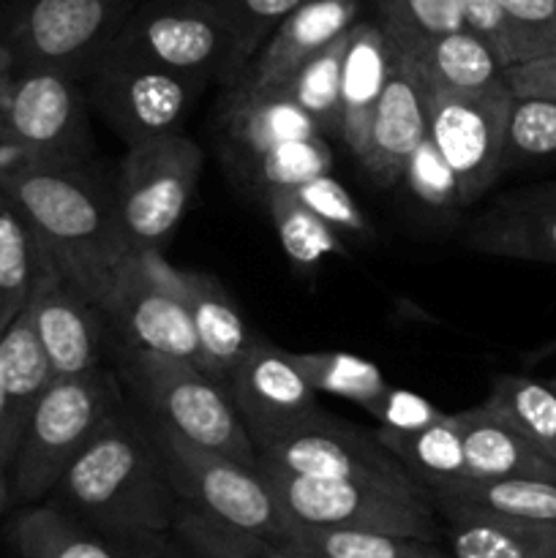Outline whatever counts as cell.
<instances>
[{
  "mask_svg": "<svg viewBox=\"0 0 556 558\" xmlns=\"http://www.w3.org/2000/svg\"><path fill=\"white\" fill-rule=\"evenodd\" d=\"M374 436L407 469L409 477L428 494L434 488L467 477L461 428L456 423V414H445L442 420L409 430L376 428Z\"/></svg>",
  "mask_w": 556,
  "mask_h": 558,
  "instance_id": "cell-26",
  "label": "cell"
},
{
  "mask_svg": "<svg viewBox=\"0 0 556 558\" xmlns=\"http://www.w3.org/2000/svg\"><path fill=\"white\" fill-rule=\"evenodd\" d=\"M44 501L104 537L172 532L180 499L145 420L114 412Z\"/></svg>",
  "mask_w": 556,
  "mask_h": 558,
  "instance_id": "cell-2",
  "label": "cell"
},
{
  "mask_svg": "<svg viewBox=\"0 0 556 558\" xmlns=\"http://www.w3.org/2000/svg\"><path fill=\"white\" fill-rule=\"evenodd\" d=\"M125 407L123 381L112 368L55 376L22 428L9 469L11 505H38L114 412Z\"/></svg>",
  "mask_w": 556,
  "mask_h": 558,
  "instance_id": "cell-3",
  "label": "cell"
},
{
  "mask_svg": "<svg viewBox=\"0 0 556 558\" xmlns=\"http://www.w3.org/2000/svg\"><path fill=\"white\" fill-rule=\"evenodd\" d=\"M218 136L234 169L281 142L319 134L314 120L292 101L281 85H254L234 80L218 101Z\"/></svg>",
  "mask_w": 556,
  "mask_h": 558,
  "instance_id": "cell-18",
  "label": "cell"
},
{
  "mask_svg": "<svg viewBox=\"0 0 556 558\" xmlns=\"http://www.w3.org/2000/svg\"><path fill=\"white\" fill-rule=\"evenodd\" d=\"M333 147L327 145L325 134L303 136V140L281 142L262 156L240 163L238 172L243 174L251 189L262 191H294L309 180L330 174Z\"/></svg>",
  "mask_w": 556,
  "mask_h": 558,
  "instance_id": "cell-33",
  "label": "cell"
},
{
  "mask_svg": "<svg viewBox=\"0 0 556 558\" xmlns=\"http://www.w3.org/2000/svg\"><path fill=\"white\" fill-rule=\"evenodd\" d=\"M505 11V69L556 52V0H501Z\"/></svg>",
  "mask_w": 556,
  "mask_h": 558,
  "instance_id": "cell-41",
  "label": "cell"
},
{
  "mask_svg": "<svg viewBox=\"0 0 556 558\" xmlns=\"http://www.w3.org/2000/svg\"><path fill=\"white\" fill-rule=\"evenodd\" d=\"M161 259V251H134L120 267L101 314L112 319L129 347L150 349L200 365L194 325L183 300L164 278Z\"/></svg>",
  "mask_w": 556,
  "mask_h": 558,
  "instance_id": "cell-14",
  "label": "cell"
},
{
  "mask_svg": "<svg viewBox=\"0 0 556 558\" xmlns=\"http://www.w3.org/2000/svg\"><path fill=\"white\" fill-rule=\"evenodd\" d=\"M52 379L55 371L49 365L47 352H44L31 311L25 305L16 314V319L0 332V390H3L5 441H9L11 458H14L22 428H25L33 407L44 396V390L52 385Z\"/></svg>",
  "mask_w": 556,
  "mask_h": 558,
  "instance_id": "cell-25",
  "label": "cell"
},
{
  "mask_svg": "<svg viewBox=\"0 0 556 558\" xmlns=\"http://www.w3.org/2000/svg\"><path fill=\"white\" fill-rule=\"evenodd\" d=\"M485 407L527 436L556 463V390L537 379L499 374L491 379Z\"/></svg>",
  "mask_w": 556,
  "mask_h": 558,
  "instance_id": "cell-31",
  "label": "cell"
},
{
  "mask_svg": "<svg viewBox=\"0 0 556 558\" xmlns=\"http://www.w3.org/2000/svg\"><path fill=\"white\" fill-rule=\"evenodd\" d=\"M161 270L164 278L178 292V298L183 300L185 311H189L196 343H200L202 371L227 387L229 374H232L238 360L249 349L251 338H254L245 330L238 303L216 276L180 270V267L169 265L167 259H161Z\"/></svg>",
  "mask_w": 556,
  "mask_h": 558,
  "instance_id": "cell-20",
  "label": "cell"
},
{
  "mask_svg": "<svg viewBox=\"0 0 556 558\" xmlns=\"http://www.w3.org/2000/svg\"><path fill=\"white\" fill-rule=\"evenodd\" d=\"M425 134H428V82L418 60L392 44L390 76L376 104L368 145L360 163L376 185L390 189L401 180L403 163L425 140Z\"/></svg>",
  "mask_w": 556,
  "mask_h": 558,
  "instance_id": "cell-17",
  "label": "cell"
},
{
  "mask_svg": "<svg viewBox=\"0 0 556 558\" xmlns=\"http://www.w3.org/2000/svg\"><path fill=\"white\" fill-rule=\"evenodd\" d=\"M467 245L501 259L556 265V180L499 196L469 227Z\"/></svg>",
  "mask_w": 556,
  "mask_h": 558,
  "instance_id": "cell-19",
  "label": "cell"
},
{
  "mask_svg": "<svg viewBox=\"0 0 556 558\" xmlns=\"http://www.w3.org/2000/svg\"><path fill=\"white\" fill-rule=\"evenodd\" d=\"M401 180L407 183L409 194L425 207H436V210H450V207H461V194H458V180L450 163L439 153L428 134L412 150V156L403 163Z\"/></svg>",
  "mask_w": 556,
  "mask_h": 558,
  "instance_id": "cell-42",
  "label": "cell"
},
{
  "mask_svg": "<svg viewBox=\"0 0 556 558\" xmlns=\"http://www.w3.org/2000/svg\"><path fill=\"white\" fill-rule=\"evenodd\" d=\"M145 423L180 505L229 526L283 543L289 518L256 466H245L223 452L194 445L147 417Z\"/></svg>",
  "mask_w": 556,
  "mask_h": 558,
  "instance_id": "cell-5",
  "label": "cell"
},
{
  "mask_svg": "<svg viewBox=\"0 0 556 558\" xmlns=\"http://www.w3.org/2000/svg\"><path fill=\"white\" fill-rule=\"evenodd\" d=\"M412 58L418 60L425 82L439 90L480 93L505 80V65L494 49L469 27L434 38Z\"/></svg>",
  "mask_w": 556,
  "mask_h": 558,
  "instance_id": "cell-29",
  "label": "cell"
},
{
  "mask_svg": "<svg viewBox=\"0 0 556 558\" xmlns=\"http://www.w3.org/2000/svg\"><path fill=\"white\" fill-rule=\"evenodd\" d=\"M172 534L194 558H305L265 534L245 532L180 505Z\"/></svg>",
  "mask_w": 556,
  "mask_h": 558,
  "instance_id": "cell-35",
  "label": "cell"
},
{
  "mask_svg": "<svg viewBox=\"0 0 556 558\" xmlns=\"http://www.w3.org/2000/svg\"><path fill=\"white\" fill-rule=\"evenodd\" d=\"M265 205L278 232V243L292 265L309 270L327 256L343 254L336 229L303 205L294 191H270L265 194Z\"/></svg>",
  "mask_w": 556,
  "mask_h": 558,
  "instance_id": "cell-36",
  "label": "cell"
},
{
  "mask_svg": "<svg viewBox=\"0 0 556 558\" xmlns=\"http://www.w3.org/2000/svg\"><path fill=\"white\" fill-rule=\"evenodd\" d=\"M294 194H298V199L303 202V205H309L322 221L330 223L333 229L352 232L358 234V238H371L368 218L360 213L352 194H349L338 180H333L330 174L309 180V183H303L300 189H294Z\"/></svg>",
  "mask_w": 556,
  "mask_h": 558,
  "instance_id": "cell-43",
  "label": "cell"
},
{
  "mask_svg": "<svg viewBox=\"0 0 556 558\" xmlns=\"http://www.w3.org/2000/svg\"><path fill=\"white\" fill-rule=\"evenodd\" d=\"M392 65V41L376 20H358L347 33L341 71V140L354 158H363L371 120Z\"/></svg>",
  "mask_w": 556,
  "mask_h": 558,
  "instance_id": "cell-22",
  "label": "cell"
},
{
  "mask_svg": "<svg viewBox=\"0 0 556 558\" xmlns=\"http://www.w3.org/2000/svg\"><path fill=\"white\" fill-rule=\"evenodd\" d=\"M556 161V98L512 96L505 129L501 169L540 167Z\"/></svg>",
  "mask_w": 556,
  "mask_h": 558,
  "instance_id": "cell-39",
  "label": "cell"
},
{
  "mask_svg": "<svg viewBox=\"0 0 556 558\" xmlns=\"http://www.w3.org/2000/svg\"><path fill=\"white\" fill-rule=\"evenodd\" d=\"M123 558H194L172 532H140L107 537Z\"/></svg>",
  "mask_w": 556,
  "mask_h": 558,
  "instance_id": "cell-46",
  "label": "cell"
},
{
  "mask_svg": "<svg viewBox=\"0 0 556 558\" xmlns=\"http://www.w3.org/2000/svg\"><path fill=\"white\" fill-rule=\"evenodd\" d=\"M0 191L22 213L38 248L101 308L134 245L107 185L90 163L44 161L0 147Z\"/></svg>",
  "mask_w": 556,
  "mask_h": 558,
  "instance_id": "cell-1",
  "label": "cell"
},
{
  "mask_svg": "<svg viewBox=\"0 0 556 558\" xmlns=\"http://www.w3.org/2000/svg\"><path fill=\"white\" fill-rule=\"evenodd\" d=\"M256 452L265 461L303 477L343 480V483L374 485L382 490L431 499L428 490L409 477L407 469L382 447L374 434L325 414L322 409L278 439L262 445Z\"/></svg>",
  "mask_w": 556,
  "mask_h": 558,
  "instance_id": "cell-11",
  "label": "cell"
},
{
  "mask_svg": "<svg viewBox=\"0 0 556 558\" xmlns=\"http://www.w3.org/2000/svg\"><path fill=\"white\" fill-rule=\"evenodd\" d=\"M376 22L401 52L418 54L434 38L461 31L458 0H371Z\"/></svg>",
  "mask_w": 556,
  "mask_h": 558,
  "instance_id": "cell-38",
  "label": "cell"
},
{
  "mask_svg": "<svg viewBox=\"0 0 556 558\" xmlns=\"http://www.w3.org/2000/svg\"><path fill=\"white\" fill-rule=\"evenodd\" d=\"M463 441V480H556V463L485 403L456 412Z\"/></svg>",
  "mask_w": 556,
  "mask_h": 558,
  "instance_id": "cell-23",
  "label": "cell"
},
{
  "mask_svg": "<svg viewBox=\"0 0 556 558\" xmlns=\"http://www.w3.org/2000/svg\"><path fill=\"white\" fill-rule=\"evenodd\" d=\"M0 147L44 161L90 163L85 93L63 71H16L0 96Z\"/></svg>",
  "mask_w": 556,
  "mask_h": 558,
  "instance_id": "cell-10",
  "label": "cell"
},
{
  "mask_svg": "<svg viewBox=\"0 0 556 558\" xmlns=\"http://www.w3.org/2000/svg\"><path fill=\"white\" fill-rule=\"evenodd\" d=\"M104 52L174 71L200 85L234 82L232 36L207 0H140Z\"/></svg>",
  "mask_w": 556,
  "mask_h": 558,
  "instance_id": "cell-7",
  "label": "cell"
},
{
  "mask_svg": "<svg viewBox=\"0 0 556 558\" xmlns=\"http://www.w3.org/2000/svg\"><path fill=\"white\" fill-rule=\"evenodd\" d=\"M9 461L11 456H9V441H5V407H3V390H0V466L9 469Z\"/></svg>",
  "mask_w": 556,
  "mask_h": 558,
  "instance_id": "cell-48",
  "label": "cell"
},
{
  "mask_svg": "<svg viewBox=\"0 0 556 558\" xmlns=\"http://www.w3.org/2000/svg\"><path fill=\"white\" fill-rule=\"evenodd\" d=\"M365 412L379 423V428H392V430H409L420 428V425H428L434 420H442L447 412H442L439 407H434L431 401H425L423 396L409 390H398V387H387L374 403H371Z\"/></svg>",
  "mask_w": 556,
  "mask_h": 558,
  "instance_id": "cell-44",
  "label": "cell"
},
{
  "mask_svg": "<svg viewBox=\"0 0 556 558\" xmlns=\"http://www.w3.org/2000/svg\"><path fill=\"white\" fill-rule=\"evenodd\" d=\"M11 505V488H9V474L0 466V512Z\"/></svg>",
  "mask_w": 556,
  "mask_h": 558,
  "instance_id": "cell-49",
  "label": "cell"
},
{
  "mask_svg": "<svg viewBox=\"0 0 556 558\" xmlns=\"http://www.w3.org/2000/svg\"><path fill=\"white\" fill-rule=\"evenodd\" d=\"M9 539L20 558H123L104 534L49 501L16 512Z\"/></svg>",
  "mask_w": 556,
  "mask_h": 558,
  "instance_id": "cell-27",
  "label": "cell"
},
{
  "mask_svg": "<svg viewBox=\"0 0 556 558\" xmlns=\"http://www.w3.org/2000/svg\"><path fill=\"white\" fill-rule=\"evenodd\" d=\"M90 98L125 147L178 134L200 82L174 71L104 52L93 63Z\"/></svg>",
  "mask_w": 556,
  "mask_h": 558,
  "instance_id": "cell-13",
  "label": "cell"
},
{
  "mask_svg": "<svg viewBox=\"0 0 556 558\" xmlns=\"http://www.w3.org/2000/svg\"><path fill=\"white\" fill-rule=\"evenodd\" d=\"M140 0H20L3 33L14 71L87 74Z\"/></svg>",
  "mask_w": 556,
  "mask_h": 558,
  "instance_id": "cell-8",
  "label": "cell"
},
{
  "mask_svg": "<svg viewBox=\"0 0 556 558\" xmlns=\"http://www.w3.org/2000/svg\"><path fill=\"white\" fill-rule=\"evenodd\" d=\"M551 387H554V390H556V376H554V379H551Z\"/></svg>",
  "mask_w": 556,
  "mask_h": 558,
  "instance_id": "cell-50",
  "label": "cell"
},
{
  "mask_svg": "<svg viewBox=\"0 0 556 558\" xmlns=\"http://www.w3.org/2000/svg\"><path fill=\"white\" fill-rule=\"evenodd\" d=\"M27 311L55 376L85 374L101 365V308L93 305L41 248Z\"/></svg>",
  "mask_w": 556,
  "mask_h": 558,
  "instance_id": "cell-16",
  "label": "cell"
},
{
  "mask_svg": "<svg viewBox=\"0 0 556 558\" xmlns=\"http://www.w3.org/2000/svg\"><path fill=\"white\" fill-rule=\"evenodd\" d=\"M36 267V238L22 213L0 191V330H5L31 300Z\"/></svg>",
  "mask_w": 556,
  "mask_h": 558,
  "instance_id": "cell-34",
  "label": "cell"
},
{
  "mask_svg": "<svg viewBox=\"0 0 556 558\" xmlns=\"http://www.w3.org/2000/svg\"><path fill=\"white\" fill-rule=\"evenodd\" d=\"M205 153L178 134L131 145L114 180L118 216L134 251H161L189 210Z\"/></svg>",
  "mask_w": 556,
  "mask_h": 558,
  "instance_id": "cell-9",
  "label": "cell"
},
{
  "mask_svg": "<svg viewBox=\"0 0 556 558\" xmlns=\"http://www.w3.org/2000/svg\"><path fill=\"white\" fill-rule=\"evenodd\" d=\"M434 510L463 507V510L496 512L523 521L556 523V480L501 477V480H456L431 490Z\"/></svg>",
  "mask_w": 556,
  "mask_h": 558,
  "instance_id": "cell-28",
  "label": "cell"
},
{
  "mask_svg": "<svg viewBox=\"0 0 556 558\" xmlns=\"http://www.w3.org/2000/svg\"><path fill=\"white\" fill-rule=\"evenodd\" d=\"M512 93L507 82L480 93L428 85V136L456 172L461 205H472L505 174V129Z\"/></svg>",
  "mask_w": 556,
  "mask_h": 558,
  "instance_id": "cell-12",
  "label": "cell"
},
{
  "mask_svg": "<svg viewBox=\"0 0 556 558\" xmlns=\"http://www.w3.org/2000/svg\"><path fill=\"white\" fill-rule=\"evenodd\" d=\"M283 545L305 558H452L434 539L365 529L309 526L289 521Z\"/></svg>",
  "mask_w": 556,
  "mask_h": 558,
  "instance_id": "cell-30",
  "label": "cell"
},
{
  "mask_svg": "<svg viewBox=\"0 0 556 558\" xmlns=\"http://www.w3.org/2000/svg\"><path fill=\"white\" fill-rule=\"evenodd\" d=\"M256 472L273 490L289 521L330 529H365L439 543L442 526L436 521L434 501L423 496L396 494L374 485L316 480L287 472L259 458Z\"/></svg>",
  "mask_w": 556,
  "mask_h": 558,
  "instance_id": "cell-6",
  "label": "cell"
},
{
  "mask_svg": "<svg viewBox=\"0 0 556 558\" xmlns=\"http://www.w3.org/2000/svg\"><path fill=\"white\" fill-rule=\"evenodd\" d=\"M360 20V0H303L262 44L238 80L281 85L311 54L325 49Z\"/></svg>",
  "mask_w": 556,
  "mask_h": 558,
  "instance_id": "cell-21",
  "label": "cell"
},
{
  "mask_svg": "<svg viewBox=\"0 0 556 558\" xmlns=\"http://www.w3.org/2000/svg\"><path fill=\"white\" fill-rule=\"evenodd\" d=\"M227 392L256 450L319 412V392L298 368L292 352L256 336L229 374Z\"/></svg>",
  "mask_w": 556,
  "mask_h": 558,
  "instance_id": "cell-15",
  "label": "cell"
},
{
  "mask_svg": "<svg viewBox=\"0 0 556 558\" xmlns=\"http://www.w3.org/2000/svg\"><path fill=\"white\" fill-rule=\"evenodd\" d=\"M118 374L140 398L145 417L194 445L256 466L259 452L229 398L227 387L194 363L120 343Z\"/></svg>",
  "mask_w": 556,
  "mask_h": 558,
  "instance_id": "cell-4",
  "label": "cell"
},
{
  "mask_svg": "<svg viewBox=\"0 0 556 558\" xmlns=\"http://www.w3.org/2000/svg\"><path fill=\"white\" fill-rule=\"evenodd\" d=\"M505 82L512 96H548L556 98V52L532 63L505 69Z\"/></svg>",
  "mask_w": 556,
  "mask_h": 558,
  "instance_id": "cell-47",
  "label": "cell"
},
{
  "mask_svg": "<svg viewBox=\"0 0 556 558\" xmlns=\"http://www.w3.org/2000/svg\"><path fill=\"white\" fill-rule=\"evenodd\" d=\"M349 33V31H347ZM347 33L311 54L294 74L281 82L292 101L314 120L319 134L341 136V71L347 52Z\"/></svg>",
  "mask_w": 556,
  "mask_h": 558,
  "instance_id": "cell-32",
  "label": "cell"
},
{
  "mask_svg": "<svg viewBox=\"0 0 556 558\" xmlns=\"http://www.w3.org/2000/svg\"><path fill=\"white\" fill-rule=\"evenodd\" d=\"M452 558H556V523L523 521L496 512L439 507Z\"/></svg>",
  "mask_w": 556,
  "mask_h": 558,
  "instance_id": "cell-24",
  "label": "cell"
},
{
  "mask_svg": "<svg viewBox=\"0 0 556 558\" xmlns=\"http://www.w3.org/2000/svg\"><path fill=\"white\" fill-rule=\"evenodd\" d=\"M227 25L234 49V80L249 69L262 44L303 0H207Z\"/></svg>",
  "mask_w": 556,
  "mask_h": 558,
  "instance_id": "cell-40",
  "label": "cell"
},
{
  "mask_svg": "<svg viewBox=\"0 0 556 558\" xmlns=\"http://www.w3.org/2000/svg\"><path fill=\"white\" fill-rule=\"evenodd\" d=\"M294 363L303 371L316 392L343 398L368 409L390 387L382 368L371 360L349 352H292Z\"/></svg>",
  "mask_w": 556,
  "mask_h": 558,
  "instance_id": "cell-37",
  "label": "cell"
},
{
  "mask_svg": "<svg viewBox=\"0 0 556 558\" xmlns=\"http://www.w3.org/2000/svg\"><path fill=\"white\" fill-rule=\"evenodd\" d=\"M458 5H461L463 27L478 33V36L494 49L499 63L505 65L507 36H505V11H501V0H458Z\"/></svg>",
  "mask_w": 556,
  "mask_h": 558,
  "instance_id": "cell-45",
  "label": "cell"
}]
</instances>
